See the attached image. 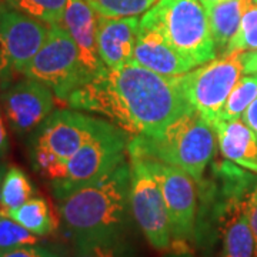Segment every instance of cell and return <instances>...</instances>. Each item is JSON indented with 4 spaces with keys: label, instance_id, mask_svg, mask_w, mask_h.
Returning a JSON list of instances; mask_svg holds the SVG:
<instances>
[{
    "label": "cell",
    "instance_id": "obj_20",
    "mask_svg": "<svg viewBox=\"0 0 257 257\" xmlns=\"http://www.w3.org/2000/svg\"><path fill=\"white\" fill-rule=\"evenodd\" d=\"M13 220L20 223L29 231L39 237H45L52 234L56 229V219L47 200L43 197H32L30 200L22 204L16 210H12L8 214Z\"/></svg>",
    "mask_w": 257,
    "mask_h": 257
},
{
    "label": "cell",
    "instance_id": "obj_4",
    "mask_svg": "<svg viewBox=\"0 0 257 257\" xmlns=\"http://www.w3.org/2000/svg\"><path fill=\"white\" fill-rule=\"evenodd\" d=\"M140 28L156 30L193 67L219 56L202 0H159L142 16Z\"/></svg>",
    "mask_w": 257,
    "mask_h": 257
},
{
    "label": "cell",
    "instance_id": "obj_17",
    "mask_svg": "<svg viewBox=\"0 0 257 257\" xmlns=\"http://www.w3.org/2000/svg\"><path fill=\"white\" fill-rule=\"evenodd\" d=\"M211 127L221 156L257 175V140L247 124L241 119H217Z\"/></svg>",
    "mask_w": 257,
    "mask_h": 257
},
{
    "label": "cell",
    "instance_id": "obj_35",
    "mask_svg": "<svg viewBox=\"0 0 257 257\" xmlns=\"http://www.w3.org/2000/svg\"><path fill=\"white\" fill-rule=\"evenodd\" d=\"M6 166L0 165V190H2V182H3V177H5V173H6Z\"/></svg>",
    "mask_w": 257,
    "mask_h": 257
},
{
    "label": "cell",
    "instance_id": "obj_10",
    "mask_svg": "<svg viewBox=\"0 0 257 257\" xmlns=\"http://www.w3.org/2000/svg\"><path fill=\"white\" fill-rule=\"evenodd\" d=\"M49 29L45 23L0 3V80L22 73L45 45Z\"/></svg>",
    "mask_w": 257,
    "mask_h": 257
},
{
    "label": "cell",
    "instance_id": "obj_21",
    "mask_svg": "<svg viewBox=\"0 0 257 257\" xmlns=\"http://www.w3.org/2000/svg\"><path fill=\"white\" fill-rule=\"evenodd\" d=\"M36 187L29 176L16 166L6 170L0 190V214H8L35 197Z\"/></svg>",
    "mask_w": 257,
    "mask_h": 257
},
{
    "label": "cell",
    "instance_id": "obj_22",
    "mask_svg": "<svg viewBox=\"0 0 257 257\" xmlns=\"http://www.w3.org/2000/svg\"><path fill=\"white\" fill-rule=\"evenodd\" d=\"M10 8L47 26L63 23L69 0H5Z\"/></svg>",
    "mask_w": 257,
    "mask_h": 257
},
{
    "label": "cell",
    "instance_id": "obj_5",
    "mask_svg": "<svg viewBox=\"0 0 257 257\" xmlns=\"http://www.w3.org/2000/svg\"><path fill=\"white\" fill-rule=\"evenodd\" d=\"M194 240L217 247L216 257H256V241L239 197L223 187L203 193Z\"/></svg>",
    "mask_w": 257,
    "mask_h": 257
},
{
    "label": "cell",
    "instance_id": "obj_2",
    "mask_svg": "<svg viewBox=\"0 0 257 257\" xmlns=\"http://www.w3.org/2000/svg\"><path fill=\"white\" fill-rule=\"evenodd\" d=\"M56 200L62 223L76 244L123 237L132 214L130 162Z\"/></svg>",
    "mask_w": 257,
    "mask_h": 257
},
{
    "label": "cell",
    "instance_id": "obj_18",
    "mask_svg": "<svg viewBox=\"0 0 257 257\" xmlns=\"http://www.w3.org/2000/svg\"><path fill=\"white\" fill-rule=\"evenodd\" d=\"M216 175L220 187L239 197L254 236L257 257V175H250L229 160L216 167Z\"/></svg>",
    "mask_w": 257,
    "mask_h": 257
},
{
    "label": "cell",
    "instance_id": "obj_30",
    "mask_svg": "<svg viewBox=\"0 0 257 257\" xmlns=\"http://www.w3.org/2000/svg\"><path fill=\"white\" fill-rule=\"evenodd\" d=\"M241 120L247 124L250 130L253 132L257 140V99L247 107V110L243 113Z\"/></svg>",
    "mask_w": 257,
    "mask_h": 257
},
{
    "label": "cell",
    "instance_id": "obj_28",
    "mask_svg": "<svg viewBox=\"0 0 257 257\" xmlns=\"http://www.w3.org/2000/svg\"><path fill=\"white\" fill-rule=\"evenodd\" d=\"M73 257H135L123 237L76 244Z\"/></svg>",
    "mask_w": 257,
    "mask_h": 257
},
{
    "label": "cell",
    "instance_id": "obj_12",
    "mask_svg": "<svg viewBox=\"0 0 257 257\" xmlns=\"http://www.w3.org/2000/svg\"><path fill=\"white\" fill-rule=\"evenodd\" d=\"M119 126L79 110H55L33 133L30 143L47 147L67 162L93 139L107 135Z\"/></svg>",
    "mask_w": 257,
    "mask_h": 257
},
{
    "label": "cell",
    "instance_id": "obj_34",
    "mask_svg": "<svg viewBox=\"0 0 257 257\" xmlns=\"http://www.w3.org/2000/svg\"><path fill=\"white\" fill-rule=\"evenodd\" d=\"M220 2H224V0H202V3L204 5V8H210L216 3H220Z\"/></svg>",
    "mask_w": 257,
    "mask_h": 257
},
{
    "label": "cell",
    "instance_id": "obj_19",
    "mask_svg": "<svg viewBox=\"0 0 257 257\" xmlns=\"http://www.w3.org/2000/svg\"><path fill=\"white\" fill-rule=\"evenodd\" d=\"M254 0H224L206 8L217 53L223 55L240 26L244 12Z\"/></svg>",
    "mask_w": 257,
    "mask_h": 257
},
{
    "label": "cell",
    "instance_id": "obj_9",
    "mask_svg": "<svg viewBox=\"0 0 257 257\" xmlns=\"http://www.w3.org/2000/svg\"><path fill=\"white\" fill-rule=\"evenodd\" d=\"M127 145L128 133L120 127L84 145L66 162V177L50 183L55 199L97 182L127 162Z\"/></svg>",
    "mask_w": 257,
    "mask_h": 257
},
{
    "label": "cell",
    "instance_id": "obj_16",
    "mask_svg": "<svg viewBox=\"0 0 257 257\" xmlns=\"http://www.w3.org/2000/svg\"><path fill=\"white\" fill-rule=\"evenodd\" d=\"M133 63L163 76H180L194 69L156 30L146 28L139 30Z\"/></svg>",
    "mask_w": 257,
    "mask_h": 257
},
{
    "label": "cell",
    "instance_id": "obj_11",
    "mask_svg": "<svg viewBox=\"0 0 257 257\" xmlns=\"http://www.w3.org/2000/svg\"><path fill=\"white\" fill-rule=\"evenodd\" d=\"M146 159V157H145ZM165 197L173 244H186L194 239L199 216V193L196 180L176 166L147 159Z\"/></svg>",
    "mask_w": 257,
    "mask_h": 257
},
{
    "label": "cell",
    "instance_id": "obj_25",
    "mask_svg": "<svg viewBox=\"0 0 257 257\" xmlns=\"http://www.w3.org/2000/svg\"><path fill=\"white\" fill-rule=\"evenodd\" d=\"M94 12L104 18H130L145 15L159 0H87Z\"/></svg>",
    "mask_w": 257,
    "mask_h": 257
},
{
    "label": "cell",
    "instance_id": "obj_13",
    "mask_svg": "<svg viewBox=\"0 0 257 257\" xmlns=\"http://www.w3.org/2000/svg\"><path fill=\"white\" fill-rule=\"evenodd\" d=\"M9 127L18 136L35 133L55 111V93L45 83L26 77L2 96Z\"/></svg>",
    "mask_w": 257,
    "mask_h": 257
},
{
    "label": "cell",
    "instance_id": "obj_6",
    "mask_svg": "<svg viewBox=\"0 0 257 257\" xmlns=\"http://www.w3.org/2000/svg\"><path fill=\"white\" fill-rule=\"evenodd\" d=\"M23 74L45 83L62 101H67L76 89L93 79L83 67L74 40L62 25L50 26L45 45Z\"/></svg>",
    "mask_w": 257,
    "mask_h": 257
},
{
    "label": "cell",
    "instance_id": "obj_14",
    "mask_svg": "<svg viewBox=\"0 0 257 257\" xmlns=\"http://www.w3.org/2000/svg\"><path fill=\"white\" fill-rule=\"evenodd\" d=\"M140 30V19L104 18L97 15V47L101 63L116 69L132 63Z\"/></svg>",
    "mask_w": 257,
    "mask_h": 257
},
{
    "label": "cell",
    "instance_id": "obj_32",
    "mask_svg": "<svg viewBox=\"0 0 257 257\" xmlns=\"http://www.w3.org/2000/svg\"><path fill=\"white\" fill-rule=\"evenodd\" d=\"M9 152V136H8V130L5 126L3 117L0 114V162L6 157Z\"/></svg>",
    "mask_w": 257,
    "mask_h": 257
},
{
    "label": "cell",
    "instance_id": "obj_15",
    "mask_svg": "<svg viewBox=\"0 0 257 257\" xmlns=\"http://www.w3.org/2000/svg\"><path fill=\"white\" fill-rule=\"evenodd\" d=\"M62 26L74 40L83 67L94 77L106 67L97 47V13L87 0H69Z\"/></svg>",
    "mask_w": 257,
    "mask_h": 257
},
{
    "label": "cell",
    "instance_id": "obj_33",
    "mask_svg": "<svg viewBox=\"0 0 257 257\" xmlns=\"http://www.w3.org/2000/svg\"><path fill=\"white\" fill-rule=\"evenodd\" d=\"M166 257H193L190 253H187V251H175V253H172V254H167Z\"/></svg>",
    "mask_w": 257,
    "mask_h": 257
},
{
    "label": "cell",
    "instance_id": "obj_31",
    "mask_svg": "<svg viewBox=\"0 0 257 257\" xmlns=\"http://www.w3.org/2000/svg\"><path fill=\"white\" fill-rule=\"evenodd\" d=\"M241 60H243V70H244V73H257V50H254V52H244L241 55Z\"/></svg>",
    "mask_w": 257,
    "mask_h": 257
},
{
    "label": "cell",
    "instance_id": "obj_23",
    "mask_svg": "<svg viewBox=\"0 0 257 257\" xmlns=\"http://www.w3.org/2000/svg\"><path fill=\"white\" fill-rule=\"evenodd\" d=\"M257 99V73L247 74L240 79L231 90L219 119L237 120L241 119L243 113Z\"/></svg>",
    "mask_w": 257,
    "mask_h": 257
},
{
    "label": "cell",
    "instance_id": "obj_29",
    "mask_svg": "<svg viewBox=\"0 0 257 257\" xmlns=\"http://www.w3.org/2000/svg\"><path fill=\"white\" fill-rule=\"evenodd\" d=\"M0 257H60L56 254L55 251L49 250V248L43 247V246H26V247L16 248V250H10L3 253Z\"/></svg>",
    "mask_w": 257,
    "mask_h": 257
},
{
    "label": "cell",
    "instance_id": "obj_26",
    "mask_svg": "<svg viewBox=\"0 0 257 257\" xmlns=\"http://www.w3.org/2000/svg\"><path fill=\"white\" fill-rule=\"evenodd\" d=\"M257 50V3L253 2L244 12L240 26L234 37L223 55L234 52H254Z\"/></svg>",
    "mask_w": 257,
    "mask_h": 257
},
{
    "label": "cell",
    "instance_id": "obj_37",
    "mask_svg": "<svg viewBox=\"0 0 257 257\" xmlns=\"http://www.w3.org/2000/svg\"><path fill=\"white\" fill-rule=\"evenodd\" d=\"M254 2H256V3H257V0H254Z\"/></svg>",
    "mask_w": 257,
    "mask_h": 257
},
{
    "label": "cell",
    "instance_id": "obj_1",
    "mask_svg": "<svg viewBox=\"0 0 257 257\" xmlns=\"http://www.w3.org/2000/svg\"><path fill=\"white\" fill-rule=\"evenodd\" d=\"M66 103L74 110L106 116L128 136H159L184 111L186 100L179 76L155 73L136 63L104 67L76 89Z\"/></svg>",
    "mask_w": 257,
    "mask_h": 257
},
{
    "label": "cell",
    "instance_id": "obj_7",
    "mask_svg": "<svg viewBox=\"0 0 257 257\" xmlns=\"http://www.w3.org/2000/svg\"><path fill=\"white\" fill-rule=\"evenodd\" d=\"M241 55L234 52L217 56L179 76L186 100L210 124L219 119L230 93L244 73Z\"/></svg>",
    "mask_w": 257,
    "mask_h": 257
},
{
    "label": "cell",
    "instance_id": "obj_36",
    "mask_svg": "<svg viewBox=\"0 0 257 257\" xmlns=\"http://www.w3.org/2000/svg\"><path fill=\"white\" fill-rule=\"evenodd\" d=\"M2 254H3V253H0V256H2Z\"/></svg>",
    "mask_w": 257,
    "mask_h": 257
},
{
    "label": "cell",
    "instance_id": "obj_8",
    "mask_svg": "<svg viewBox=\"0 0 257 257\" xmlns=\"http://www.w3.org/2000/svg\"><path fill=\"white\" fill-rule=\"evenodd\" d=\"M130 210L149 244L159 251L173 244L165 197L156 175L145 157L128 156Z\"/></svg>",
    "mask_w": 257,
    "mask_h": 257
},
{
    "label": "cell",
    "instance_id": "obj_3",
    "mask_svg": "<svg viewBox=\"0 0 257 257\" xmlns=\"http://www.w3.org/2000/svg\"><path fill=\"white\" fill-rule=\"evenodd\" d=\"M216 146L217 139L210 123L190 109L170 123L159 136H132L127 153L128 156L146 157L176 166L187 172L197 183H202Z\"/></svg>",
    "mask_w": 257,
    "mask_h": 257
},
{
    "label": "cell",
    "instance_id": "obj_27",
    "mask_svg": "<svg viewBox=\"0 0 257 257\" xmlns=\"http://www.w3.org/2000/svg\"><path fill=\"white\" fill-rule=\"evenodd\" d=\"M39 244V236L9 216L0 214V253Z\"/></svg>",
    "mask_w": 257,
    "mask_h": 257
},
{
    "label": "cell",
    "instance_id": "obj_24",
    "mask_svg": "<svg viewBox=\"0 0 257 257\" xmlns=\"http://www.w3.org/2000/svg\"><path fill=\"white\" fill-rule=\"evenodd\" d=\"M29 156L33 170L47 179L50 183L66 177V162L47 147L30 143Z\"/></svg>",
    "mask_w": 257,
    "mask_h": 257
}]
</instances>
